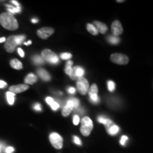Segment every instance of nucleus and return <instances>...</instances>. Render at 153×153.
<instances>
[{"label": "nucleus", "instance_id": "nucleus-41", "mask_svg": "<svg viewBox=\"0 0 153 153\" xmlns=\"http://www.w3.org/2000/svg\"><path fill=\"white\" fill-rule=\"evenodd\" d=\"M31 22H32V23H34V24H35V23H37L38 21V19H33L31 20Z\"/></svg>", "mask_w": 153, "mask_h": 153}, {"label": "nucleus", "instance_id": "nucleus-13", "mask_svg": "<svg viewBox=\"0 0 153 153\" xmlns=\"http://www.w3.org/2000/svg\"><path fill=\"white\" fill-rule=\"evenodd\" d=\"M94 24L95 25L94 26L97 29V30H98V32L99 31L102 34H104L106 33L107 30H108V28H107L106 25L104 24V23L97 22V21H94Z\"/></svg>", "mask_w": 153, "mask_h": 153}, {"label": "nucleus", "instance_id": "nucleus-4", "mask_svg": "<svg viewBox=\"0 0 153 153\" xmlns=\"http://www.w3.org/2000/svg\"><path fill=\"white\" fill-rule=\"evenodd\" d=\"M50 142L55 149L60 150L62 148L63 140L62 137L57 133H53L49 136Z\"/></svg>", "mask_w": 153, "mask_h": 153}, {"label": "nucleus", "instance_id": "nucleus-20", "mask_svg": "<svg viewBox=\"0 0 153 153\" xmlns=\"http://www.w3.org/2000/svg\"><path fill=\"white\" fill-rule=\"evenodd\" d=\"M14 97H15V94L11 92V91H8V92H7V99L9 105L14 104V99H15Z\"/></svg>", "mask_w": 153, "mask_h": 153}, {"label": "nucleus", "instance_id": "nucleus-39", "mask_svg": "<svg viewBox=\"0 0 153 153\" xmlns=\"http://www.w3.org/2000/svg\"><path fill=\"white\" fill-rule=\"evenodd\" d=\"M24 44L25 45H30L31 44V41H28V42H24Z\"/></svg>", "mask_w": 153, "mask_h": 153}, {"label": "nucleus", "instance_id": "nucleus-12", "mask_svg": "<svg viewBox=\"0 0 153 153\" xmlns=\"http://www.w3.org/2000/svg\"><path fill=\"white\" fill-rule=\"evenodd\" d=\"M37 74L38 76H40L43 81L45 82L51 81V76L50 75L48 72L45 70H44V69H42V68L38 69L37 70Z\"/></svg>", "mask_w": 153, "mask_h": 153}, {"label": "nucleus", "instance_id": "nucleus-29", "mask_svg": "<svg viewBox=\"0 0 153 153\" xmlns=\"http://www.w3.org/2000/svg\"><path fill=\"white\" fill-rule=\"evenodd\" d=\"M70 100H71L72 102H73L74 104V108H77L78 106H79V101L77 99H75V98H71L70 99Z\"/></svg>", "mask_w": 153, "mask_h": 153}, {"label": "nucleus", "instance_id": "nucleus-43", "mask_svg": "<svg viewBox=\"0 0 153 153\" xmlns=\"http://www.w3.org/2000/svg\"><path fill=\"white\" fill-rule=\"evenodd\" d=\"M0 152H1V148H0Z\"/></svg>", "mask_w": 153, "mask_h": 153}, {"label": "nucleus", "instance_id": "nucleus-5", "mask_svg": "<svg viewBox=\"0 0 153 153\" xmlns=\"http://www.w3.org/2000/svg\"><path fill=\"white\" fill-rule=\"evenodd\" d=\"M76 87H77L79 92L82 95H85L89 89V82L87 79L82 77L78 78L76 82Z\"/></svg>", "mask_w": 153, "mask_h": 153}, {"label": "nucleus", "instance_id": "nucleus-25", "mask_svg": "<svg viewBox=\"0 0 153 153\" xmlns=\"http://www.w3.org/2000/svg\"><path fill=\"white\" fill-rule=\"evenodd\" d=\"M108 41L111 44H118L120 42V38L117 36H109L108 38Z\"/></svg>", "mask_w": 153, "mask_h": 153}, {"label": "nucleus", "instance_id": "nucleus-34", "mask_svg": "<svg viewBox=\"0 0 153 153\" xmlns=\"http://www.w3.org/2000/svg\"><path fill=\"white\" fill-rule=\"evenodd\" d=\"M33 108L36 111H41V104H35V106H33Z\"/></svg>", "mask_w": 153, "mask_h": 153}, {"label": "nucleus", "instance_id": "nucleus-6", "mask_svg": "<svg viewBox=\"0 0 153 153\" xmlns=\"http://www.w3.org/2000/svg\"><path fill=\"white\" fill-rule=\"evenodd\" d=\"M111 60L113 62L118 65H126L129 62V59L126 55L120 53H114L111 56Z\"/></svg>", "mask_w": 153, "mask_h": 153}, {"label": "nucleus", "instance_id": "nucleus-8", "mask_svg": "<svg viewBox=\"0 0 153 153\" xmlns=\"http://www.w3.org/2000/svg\"><path fill=\"white\" fill-rule=\"evenodd\" d=\"M54 33V29L50 27H43L37 30V35L42 39H47Z\"/></svg>", "mask_w": 153, "mask_h": 153}, {"label": "nucleus", "instance_id": "nucleus-10", "mask_svg": "<svg viewBox=\"0 0 153 153\" xmlns=\"http://www.w3.org/2000/svg\"><path fill=\"white\" fill-rule=\"evenodd\" d=\"M28 89V86L27 85H14L11 86L9 88V91L14 93V94H19L23 91H26Z\"/></svg>", "mask_w": 153, "mask_h": 153}, {"label": "nucleus", "instance_id": "nucleus-18", "mask_svg": "<svg viewBox=\"0 0 153 153\" xmlns=\"http://www.w3.org/2000/svg\"><path fill=\"white\" fill-rule=\"evenodd\" d=\"M106 130L108 134H110V135H116V134H117L118 132L119 131V128H118L116 125H114V124H113V125L111 126L109 128H106Z\"/></svg>", "mask_w": 153, "mask_h": 153}, {"label": "nucleus", "instance_id": "nucleus-15", "mask_svg": "<svg viewBox=\"0 0 153 153\" xmlns=\"http://www.w3.org/2000/svg\"><path fill=\"white\" fill-rule=\"evenodd\" d=\"M10 65L15 70H22L23 68L22 63L17 59H13L10 61Z\"/></svg>", "mask_w": 153, "mask_h": 153}, {"label": "nucleus", "instance_id": "nucleus-14", "mask_svg": "<svg viewBox=\"0 0 153 153\" xmlns=\"http://www.w3.org/2000/svg\"><path fill=\"white\" fill-rule=\"evenodd\" d=\"M38 80V77L36 76V75L33 74V73H30L28 74L27 76H26L25 78L24 82L26 84H28V85H33V84L36 83Z\"/></svg>", "mask_w": 153, "mask_h": 153}, {"label": "nucleus", "instance_id": "nucleus-42", "mask_svg": "<svg viewBox=\"0 0 153 153\" xmlns=\"http://www.w3.org/2000/svg\"><path fill=\"white\" fill-rule=\"evenodd\" d=\"M124 1H117V2H123Z\"/></svg>", "mask_w": 153, "mask_h": 153}, {"label": "nucleus", "instance_id": "nucleus-19", "mask_svg": "<svg viewBox=\"0 0 153 153\" xmlns=\"http://www.w3.org/2000/svg\"><path fill=\"white\" fill-rule=\"evenodd\" d=\"M32 60H33V63L35 65H43L45 62V61L43 58H42L41 56L40 55H34V56L32 57Z\"/></svg>", "mask_w": 153, "mask_h": 153}, {"label": "nucleus", "instance_id": "nucleus-2", "mask_svg": "<svg viewBox=\"0 0 153 153\" xmlns=\"http://www.w3.org/2000/svg\"><path fill=\"white\" fill-rule=\"evenodd\" d=\"M93 129L92 120L87 116H85L82 118L81 122V128L80 132L84 136H89L90 135L91 131Z\"/></svg>", "mask_w": 153, "mask_h": 153}, {"label": "nucleus", "instance_id": "nucleus-1", "mask_svg": "<svg viewBox=\"0 0 153 153\" xmlns=\"http://www.w3.org/2000/svg\"><path fill=\"white\" fill-rule=\"evenodd\" d=\"M0 24L9 30H16L19 28V23L16 18L9 13L5 12L0 14Z\"/></svg>", "mask_w": 153, "mask_h": 153}, {"label": "nucleus", "instance_id": "nucleus-35", "mask_svg": "<svg viewBox=\"0 0 153 153\" xmlns=\"http://www.w3.org/2000/svg\"><path fill=\"white\" fill-rule=\"evenodd\" d=\"M18 53H19V54L21 57H24V55H25L24 52V51H23V50L21 48H18Z\"/></svg>", "mask_w": 153, "mask_h": 153}, {"label": "nucleus", "instance_id": "nucleus-9", "mask_svg": "<svg viewBox=\"0 0 153 153\" xmlns=\"http://www.w3.org/2000/svg\"><path fill=\"white\" fill-rule=\"evenodd\" d=\"M111 30L114 36H118L120 35L123 33V28H122L121 24L118 21H115L111 25Z\"/></svg>", "mask_w": 153, "mask_h": 153}, {"label": "nucleus", "instance_id": "nucleus-11", "mask_svg": "<svg viewBox=\"0 0 153 153\" xmlns=\"http://www.w3.org/2000/svg\"><path fill=\"white\" fill-rule=\"evenodd\" d=\"M73 108H74V104L73 102H72V101L70 99V100L68 101L66 105L65 106L64 108H63L62 111V116H65V117L68 116L70 113L72 112V111Z\"/></svg>", "mask_w": 153, "mask_h": 153}, {"label": "nucleus", "instance_id": "nucleus-30", "mask_svg": "<svg viewBox=\"0 0 153 153\" xmlns=\"http://www.w3.org/2000/svg\"><path fill=\"white\" fill-rule=\"evenodd\" d=\"M73 141H74V143L76 145H82V141L80 140V139L79 138V137H78L77 136H75V135H74L73 136Z\"/></svg>", "mask_w": 153, "mask_h": 153}, {"label": "nucleus", "instance_id": "nucleus-40", "mask_svg": "<svg viewBox=\"0 0 153 153\" xmlns=\"http://www.w3.org/2000/svg\"><path fill=\"white\" fill-rule=\"evenodd\" d=\"M4 41H6V38L4 37L0 38V43H3V42H4Z\"/></svg>", "mask_w": 153, "mask_h": 153}, {"label": "nucleus", "instance_id": "nucleus-16", "mask_svg": "<svg viewBox=\"0 0 153 153\" xmlns=\"http://www.w3.org/2000/svg\"><path fill=\"white\" fill-rule=\"evenodd\" d=\"M6 7H7V11H9V14H16V13H20L21 11H22V8H21V7L19 6V7H14V6L12 5H6Z\"/></svg>", "mask_w": 153, "mask_h": 153}, {"label": "nucleus", "instance_id": "nucleus-32", "mask_svg": "<svg viewBox=\"0 0 153 153\" xmlns=\"http://www.w3.org/2000/svg\"><path fill=\"white\" fill-rule=\"evenodd\" d=\"M79 123V116H76V115H75V116H74L73 118V123L74 124V125H78Z\"/></svg>", "mask_w": 153, "mask_h": 153}, {"label": "nucleus", "instance_id": "nucleus-24", "mask_svg": "<svg viewBox=\"0 0 153 153\" xmlns=\"http://www.w3.org/2000/svg\"><path fill=\"white\" fill-rule=\"evenodd\" d=\"M25 38H26V36H24V35L15 36H14V39H15V41H16V43L17 44V45L22 44L23 42H24V41L25 40Z\"/></svg>", "mask_w": 153, "mask_h": 153}, {"label": "nucleus", "instance_id": "nucleus-3", "mask_svg": "<svg viewBox=\"0 0 153 153\" xmlns=\"http://www.w3.org/2000/svg\"><path fill=\"white\" fill-rule=\"evenodd\" d=\"M41 57L44 61H47L53 65H57L59 62V58L54 52L49 49H45L42 51Z\"/></svg>", "mask_w": 153, "mask_h": 153}, {"label": "nucleus", "instance_id": "nucleus-33", "mask_svg": "<svg viewBox=\"0 0 153 153\" xmlns=\"http://www.w3.org/2000/svg\"><path fill=\"white\" fill-rule=\"evenodd\" d=\"M14 151V149L12 147H8L7 149H5V153H13Z\"/></svg>", "mask_w": 153, "mask_h": 153}, {"label": "nucleus", "instance_id": "nucleus-26", "mask_svg": "<svg viewBox=\"0 0 153 153\" xmlns=\"http://www.w3.org/2000/svg\"><path fill=\"white\" fill-rule=\"evenodd\" d=\"M115 87H116V85H115L114 82L112 81L108 82V89L110 91H114L115 89Z\"/></svg>", "mask_w": 153, "mask_h": 153}, {"label": "nucleus", "instance_id": "nucleus-27", "mask_svg": "<svg viewBox=\"0 0 153 153\" xmlns=\"http://www.w3.org/2000/svg\"><path fill=\"white\" fill-rule=\"evenodd\" d=\"M60 57L62 60H68V59L71 58L72 55L69 53H62L60 55Z\"/></svg>", "mask_w": 153, "mask_h": 153}, {"label": "nucleus", "instance_id": "nucleus-28", "mask_svg": "<svg viewBox=\"0 0 153 153\" xmlns=\"http://www.w3.org/2000/svg\"><path fill=\"white\" fill-rule=\"evenodd\" d=\"M50 106H51V108H52V109H53V110H54V111L57 110V108H58L59 107H60V105H59L58 103L55 102V101H53V102L51 103V104L50 105Z\"/></svg>", "mask_w": 153, "mask_h": 153}, {"label": "nucleus", "instance_id": "nucleus-21", "mask_svg": "<svg viewBox=\"0 0 153 153\" xmlns=\"http://www.w3.org/2000/svg\"><path fill=\"white\" fill-rule=\"evenodd\" d=\"M87 28L88 30V31L91 34H92V35H97L98 34V30H97V28L94 26L93 24H88L87 26Z\"/></svg>", "mask_w": 153, "mask_h": 153}, {"label": "nucleus", "instance_id": "nucleus-22", "mask_svg": "<svg viewBox=\"0 0 153 153\" xmlns=\"http://www.w3.org/2000/svg\"><path fill=\"white\" fill-rule=\"evenodd\" d=\"M74 68V72H75V76L76 77H82V76L85 74V71H84L83 68L81 67H75Z\"/></svg>", "mask_w": 153, "mask_h": 153}, {"label": "nucleus", "instance_id": "nucleus-23", "mask_svg": "<svg viewBox=\"0 0 153 153\" xmlns=\"http://www.w3.org/2000/svg\"><path fill=\"white\" fill-rule=\"evenodd\" d=\"M97 93H98V87H97V85H96V84H94V85L91 87L90 89H89V95H97Z\"/></svg>", "mask_w": 153, "mask_h": 153}, {"label": "nucleus", "instance_id": "nucleus-31", "mask_svg": "<svg viewBox=\"0 0 153 153\" xmlns=\"http://www.w3.org/2000/svg\"><path fill=\"white\" fill-rule=\"evenodd\" d=\"M127 140H128V137L126 136V135H123V136L121 137V139H120V143L122 145H125L126 141Z\"/></svg>", "mask_w": 153, "mask_h": 153}, {"label": "nucleus", "instance_id": "nucleus-37", "mask_svg": "<svg viewBox=\"0 0 153 153\" xmlns=\"http://www.w3.org/2000/svg\"><path fill=\"white\" fill-rule=\"evenodd\" d=\"M68 92L70 93V94H74L76 91L75 88H74V87H70L68 89Z\"/></svg>", "mask_w": 153, "mask_h": 153}, {"label": "nucleus", "instance_id": "nucleus-36", "mask_svg": "<svg viewBox=\"0 0 153 153\" xmlns=\"http://www.w3.org/2000/svg\"><path fill=\"white\" fill-rule=\"evenodd\" d=\"M7 82H5L4 81H2V80H0V88H1V89L7 87Z\"/></svg>", "mask_w": 153, "mask_h": 153}, {"label": "nucleus", "instance_id": "nucleus-17", "mask_svg": "<svg viewBox=\"0 0 153 153\" xmlns=\"http://www.w3.org/2000/svg\"><path fill=\"white\" fill-rule=\"evenodd\" d=\"M98 120H99V123L104 124V125L106 126V128H109L111 126L113 125V123H112L111 120L110 119H108V118H105L104 117H102V116L99 117Z\"/></svg>", "mask_w": 153, "mask_h": 153}, {"label": "nucleus", "instance_id": "nucleus-38", "mask_svg": "<svg viewBox=\"0 0 153 153\" xmlns=\"http://www.w3.org/2000/svg\"><path fill=\"white\" fill-rule=\"evenodd\" d=\"M11 2L14 4L16 6V7H19V6H20L19 3L17 1H14V0H12V1H11Z\"/></svg>", "mask_w": 153, "mask_h": 153}, {"label": "nucleus", "instance_id": "nucleus-7", "mask_svg": "<svg viewBox=\"0 0 153 153\" xmlns=\"http://www.w3.org/2000/svg\"><path fill=\"white\" fill-rule=\"evenodd\" d=\"M15 36H11L6 40V43L4 45L5 50L8 53H13L16 50L17 47V44L14 39Z\"/></svg>", "mask_w": 153, "mask_h": 153}]
</instances>
